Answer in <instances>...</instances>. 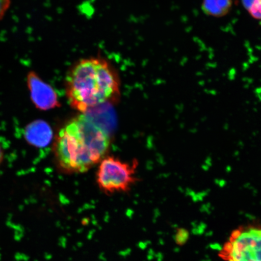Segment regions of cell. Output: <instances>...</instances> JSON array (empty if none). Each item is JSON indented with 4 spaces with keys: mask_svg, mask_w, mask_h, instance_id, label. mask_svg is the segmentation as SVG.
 Here are the masks:
<instances>
[{
    "mask_svg": "<svg viewBox=\"0 0 261 261\" xmlns=\"http://www.w3.org/2000/svg\"><path fill=\"white\" fill-rule=\"evenodd\" d=\"M110 143L106 129L82 114L58 132L54 143L55 158L65 172H86L106 158Z\"/></svg>",
    "mask_w": 261,
    "mask_h": 261,
    "instance_id": "6da1fadb",
    "label": "cell"
},
{
    "mask_svg": "<svg viewBox=\"0 0 261 261\" xmlns=\"http://www.w3.org/2000/svg\"><path fill=\"white\" fill-rule=\"evenodd\" d=\"M26 82L31 99L38 109L47 111L60 106L56 91L35 71H29Z\"/></svg>",
    "mask_w": 261,
    "mask_h": 261,
    "instance_id": "5b68a950",
    "label": "cell"
},
{
    "mask_svg": "<svg viewBox=\"0 0 261 261\" xmlns=\"http://www.w3.org/2000/svg\"><path fill=\"white\" fill-rule=\"evenodd\" d=\"M3 160H4V151H3L2 146L0 145V165L2 164Z\"/></svg>",
    "mask_w": 261,
    "mask_h": 261,
    "instance_id": "7c38bea8",
    "label": "cell"
},
{
    "mask_svg": "<svg viewBox=\"0 0 261 261\" xmlns=\"http://www.w3.org/2000/svg\"><path fill=\"white\" fill-rule=\"evenodd\" d=\"M219 256L224 261H261V225L248 224L234 230Z\"/></svg>",
    "mask_w": 261,
    "mask_h": 261,
    "instance_id": "3957f363",
    "label": "cell"
},
{
    "mask_svg": "<svg viewBox=\"0 0 261 261\" xmlns=\"http://www.w3.org/2000/svg\"><path fill=\"white\" fill-rule=\"evenodd\" d=\"M53 135L50 126L42 120H35L28 124L24 130L25 141L37 148L47 146L53 139Z\"/></svg>",
    "mask_w": 261,
    "mask_h": 261,
    "instance_id": "8992f818",
    "label": "cell"
},
{
    "mask_svg": "<svg viewBox=\"0 0 261 261\" xmlns=\"http://www.w3.org/2000/svg\"><path fill=\"white\" fill-rule=\"evenodd\" d=\"M253 1L254 0H241V3H242L243 7L247 10Z\"/></svg>",
    "mask_w": 261,
    "mask_h": 261,
    "instance_id": "8fae6325",
    "label": "cell"
},
{
    "mask_svg": "<svg viewBox=\"0 0 261 261\" xmlns=\"http://www.w3.org/2000/svg\"><path fill=\"white\" fill-rule=\"evenodd\" d=\"M120 81L113 65L106 59H82L70 68L65 77L68 102L81 113L108 102L120 96Z\"/></svg>",
    "mask_w": 261,
    "mask_h": 261,
    "instance_id": "7a4b0ae2",
    "label": "cell"
},
{
    "mask_svg": "<svg viewBox=\"0 0 261 261\" xmlns=\"http://www.w3.org/2000/svg\"><path fill=\"white\" fill-rule=\"evenodd\" d=\"M99 163L96 182L104 194L124 193L136 184V162L130 165L111 156H106Z\"/></svg>",
    "mask_w": 261,
    "mask_h": 261,
    "instance_id": "277c9868",
    "label": "cell"
},
{
    "mask_svg": "<svg viewBox=\"0 0 261 261\" xmlns=\"http://www.w3.org/2000/svg\"><path fill=\"white\" fill-rule=\"evenodd\" d=\"M233 0H203L201 9L204 14L214 18H222L229 14Z\"/></svg>",
    "mask_w": 261,
    "mask_h": 261,
    "instance_id": "52a82bcc",
    "label": "cell"
},
{
    "mask_svg": "<svg viewBox=\"0 0 261 261\" xmlns=\"http://www.w3.org/2000/svg\"><path fill=\"white\" fill-rule=\"evenodd\" d=\"M189 231L185 228H178L175 234V241L179 246H182L189 239Z\"/></svg>",
    "mask_w": 261,
    "mask_h": 261,
    "instance_id": "9c48e42d",
    "label": "cell"
},
{
    "mask_svg": "<svg viewBox=\"0 0 261 261\" xmlns=\"http://www.w3.org/2000/svg\"><path fill=\"white\" fill-rule=\"evenodd\" d=\"M247 11L252 18L261 20V0H254Z\"/></svg>",
    "mask_w": 261,
    "mask_h": 261,
    "instance_id": "ba28073f",
    "label": "cell"
},
{
    "mask_svg": "<svg viewBox=\"0 0 261 261\" xmlns=\"http://www.w3.org/2000/svg\"><path fill=\"white\" fill-rule=\"evenodd\" d=\"M12 0H0V21L7 14L11 6Z\"/></svg>",
    "mask_w": 261,
    "mask_h": 261,
    "instance_id": "30bf717a",
    "label": "cell"
}]
</instances>
